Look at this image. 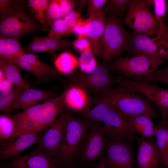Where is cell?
Instances as JSON below:
<instances>
[{
  "mask_svg": "<svg viewBox=\"0 0 168 168\" xmlns=\"http://www.w3.org/2000/svg\"><path fill=\"white\" fill-rule=\"evenodd\" d=\"M136 138L138 143L136 168H159L160 158L156 141Z\"/></svg>",
  "mask_w": 168,
  "mask_h": 168,
  "instance_id": "18",
  "label": "cell"
},
{
  "mask_svg": "<svg viewBox=\"0 0 168 168\" xmlns=\"http://www.w3.org/2000/svg\"><path fill=\"white\" fill-rule=\"evenodd\" d=\"M109 0H87L88 18L93 15L101 13L104 11V8Z\"/></svg>",
  "mask_w": 168,
  "mask_h": 168,
  "instance_id": "37",
  "label": "cell"
},
{
  "mask_svg": "<svg viewBox=\"0 0 168 168\" xmlns=\"http://www.w3.org/2000/svg\"><path fill=\"white\" fill-rule=\"evenodd\" d=\"M16 129L15 122L11 115H0V139L1 141L9 140Z\"/></svg>",
  "mask_w": 168,
  "mask_h": 168,
  "instance_id": "33",
  "label": "cell"
},
{
  "mask_svg": "<svg viewBox=\"0 0 168 168\" xmlns=\"http://www.w3.org/2000/svg\"><path fill=\"white\" fill-rule=\"evenodd\" d=\"M66 20L79 19L81 18L80 11L73 10L63 17Z\"/></svg>",
  "mask_w": 168,
  "mask_h": 168,
  "instance_id": "42",
  "label": "cell"
},
{
  "mask_svg": "<svg viewBox=\"0 0 168 168\" xmlns=\"http://www.w3.org/2000/svg\"><path fill=\"white\" fill-rule=\"evenodd\" d=\"M103 122L109 140L131 142L135 137L128 126V118L113 105Z\"/></svg>",
  "mask_w": 168,
  "mask_h": 168,
  "instance_id": "12",
  "label": "cell"
},
{
  "mask_svg": "<svg viewBox=\"0 0 168 168\" xmlns=\"http://www.w3.org/2000/svg\"><path fill=\"white\" fill-rule=\"evenodd\" d=\"M14 86L10 90L0 93V111L8 113L13 110L14 106L19 96L26 87Z\"/></svg>",
  "mask_w": 168,
  "mask_h": 168,
  "instance_id": "30",
  "label": "cell"
},
{
  "mask_svg": "<svg viewBox=\"0 0 168 168\" xmlns=\"http://www.w3.org/2000/svg\"><path fill=\"white\" fill-rule=\"evenodd\" d=\"M71 46L66 39H56L48 35L36 37L24 49L28 53L46 52L53 54L58 50L68 49Z\"/></svg>",
  "mask_w": 168,
  "mask_h": 168,
  "instance_id": "20",
  "label": "cell"
},
{
  "mask_svg": "<svg viewBox=\"0 0 168 168\" xmlns=\"http://www.w3.org/2000/svg\"><path fill=\"white\" fill-rule=\"evenodd\" d=\"M64 107L76 112H86L93 104L95 98L82 86L72 82L63 92Z\"/></svg>",
  "mask_w": 168,
  "mask_h": 168,
  "instance_id": "16",
  "label": "cell"
},
{
  "mask_svg": "<svg viewBox=\"0 0 168 168\" xmlns=\"http://www.w3.org/2000/svg\"><path fill=\"white\" fill-rule=\"evenodd\" d=\"M13 63L41 81L48 82L54 77L61 79L60 73L55 68L42 62L33 53H25Z\"/></svg>",
  "mask_w": 168,
  "mask_h": 168,
  "instance_id": "15",
  "label": "cell"
},
{
  "mask_svg": "<svg viewBox=\"0 0 168 168\" xmlns=\"http://www.w3.org/2000/svg\"><path fill=\"white\" fill-rule=\"evenodd\" d=\"M154 137L160 159L162 161L168 153V128L158 124L155 128Z\"/></svg>",
  "mask_w": 168,
  "mask_h": 168,
  "instance_id": "31",
  "label": "cell"
},
{
  "mask_svg": "<svg viewBox=\"0 0 168 168\" xmlns=\"http://www.w3.org/2000/svg\"><path fill=\"white\" fill-rule=\"evenodd\" d=\"M106 14L104 11L91 16L85 20L86 37L91 43V52L94 54L107 24Z\"/></svg>",
  "mask_w": 168,
  "mask_h": 168,
  "instance_id": "21",
  "label": "cell"
},
{
  "mask_svg": "<svg viewBox=\"0 0 168 168\" xmlns=\"http://www.w3.org/2000/svg\"><path fill=\"white\" fill-rule=\"evenodd\" d=\"M130 142L110 140L107 142L105 168H136Z\"/></svg>",
  "mask_w": 168,
  "mask_h": 168,
  "instance_id": "9",
  "label": "cell"
},
{
  "mask_svg": "<svg viewBox=\"0 0 168 168\" xmlns=\"http://www.w3.org/2000/svg\"><path fill=\"white\" fill-rule=\"evenodd\" d=\"M82 20V18L66 20L63 17L56 20L51 25L48 35L56 39H61L62 37L72 33L74 27Z\"/></svg>",
  "mask_w": 168,
  "mask_h": 168,
  "instance_id": "27",
  "label": "cell"
},
{
  "mask_svg": "<svg viewBox=\"0 0 168 168\" xmlns=\"http://www.w3.org/2000/svg\"><path fill=\"white\" fill-rule=\"evenodd\" d=\"M55 68L60 73L69 75L78 66V60L73 54L65 52L60 54L54 62Z\"/></svg>",
  "mask_w": 168,
  "mask_h": 168,
  "instance_id": "28",
  "label": "cell"
},
{
  "mask_svg": "<svg viewBox=\"0 0 168 168\" xmlns=\"http://www.w3.org/2000/svg\"><path fill=\"white\" fill-rule=\"evenodd\" d=\"M51 91L30 88H25L21 92L15 104L13 110H25L37 104L41 101L44 102L54 97Z\"/></svg>",
  "mask_w": 168,
  "mask_h": 168,
  "instance_id": "22",
  "label": "cell"
},
{
  "mask_svg": "<svg viewBox=\"0 0 168 168\" xmlns=\"http://www.w3.org/2000/svg\"><path fill=\"white\" fill-rule=\"evenodd\" d=\"M63 17L58 0H50L47 11V19L49 26Z\"/></svg>",
  "mask_w": 168,
  "mask_h": 168,
  "instance_id": "35",
  "label": "cell"
},
{
  "mask_svg": "<svg viewBox=\"0 0 168 168\" xmlns=\"http://www.w3.org/2000/svg\"><path fill=\"white\" fill-rule=\"evenodd\" d=\"M127 51L132 56H152L168 61V43L157 36L150 37L133 32L130 33Z\"/></svg>",
  "mask_w": 168,
  "mask_h": 168,
  "instance_id": "8",
  "label": "cell"
},
{
  "mask_svg": "<svg viewBox=\"0 0 168 168\" xmlns=\"http://www.w3.org/2000/svg\"><path fill=\"white\" fill-rule=\"evenodd\" d=\"M86 26L85 20H82L74 27L72 30V33L76 34L78 36H86Z\"/></svg>",
  "mask_w": 168,
  "mask_h": 168,
  "instance_id": "40",
  "label": "cell"
},
{
  "mask_svg": "<svg viewBox=\"0 0 168 168\" xmlns=\"http://www.w3.org/2000/svg\"><path fill=\"white\" fill-rule=\"evenodd\" d=\"M141 82L160 83L168 85V65L163 69L158 70L153 74L144 78Z\"/></svg>",
  "mask_w": 168,
  "mask_h": 168,
  "instance_id": "36",
  "label": "cell"
},
{
  "mask_svg": "<svg viewBox=\"0 0 168 168\" xmlns=\"http://www.w3.org/2000/svg\"><path fill=\"white\" fill-rule=\"evenodd\" d=\"M113 105L110 99L107 97L95 98L91 106L84 114L85 119L93 123L103 122Z\"/></svg>",
  "mask_w": 168,
  "mask_h": 168,
  "instance_id": "24",
  "label": "cell"
},
{
  "mask_svg": "<svg viewBox=\"0 0 168 168\" xmlns=\"http://www.w3.org/2000/svg\"><path fill=\"white\" fill-rule=\"evenodd\" d=\"M65 111L61 113L58 119L48 128L44 129L37 143V148L50 157L56 159L61 146L64 133Z\"/></svg>",
  "mask_w": 168,
  "mask_h": 168,
  "instance_id": "14",
  "label": "cell"
},
{
  "mask_svg": "<svg viewBox=\"0 0 168 168\" xmlns=\"http://www.w3.org/2000/svg\"><path fill=\"white\" fill-rule=\"evenodd\" d=\"M27 1L30 13L35 17L41 27L47 28L49 26L47 19V11L50 0Z\"/></svg>",
  "mask_w": 168,
  "mask_h": 168,
  "instance_id": "29",
  "label": "cell"
},
{
  "mask_svg": "<svg viewBox=\"0 0 168 168\" xmlns=\"http://www.w3.org/2000/svg\"><path fill=\"white\" fill-rule=\"evenodd\" d=\"M107 136L102 126L93 123L86 132L80 144L78 152L88 162H92L104 153Z\"/></svg>",
  "mask_w": 168,
  "mask_h": 168,
  "instance_id": "11",
  "label": "cell"
},
{
  "mask_svg": "<svg viewBox=\"0 0 168 168\" xmlns=\"http://www.w3.org/2000/svg\"><path fill=\"white\" fill-rule=\"evenodd\" d=\"M0 91L3 92L11 89L13 84L5 77L2 72L0 70Z\"/></svg>",
  "mask_w": 168,
  "mask_h": 168,
  "instance_id": "41",
  "label": "cell"
},
{
  "mask_svg": "<svg viewBox=\"0 0 168 168\" xmlns=\"http://www.w3.org/2000/svg\"><path fill=\"white\" fill-rule=\"evenodd\" d=\"M0 70L6 79L14 86L21 87L29 86L25 83L19 68L8 59L0 57Z\"/></svg>",
  "mask_w": 168,
  "mask_h": 168,
  "instance_id": "26",
  "label": "cell"
},
{
  "mask_svg": "<svg viewBox=\"0 0 168 168\" xmlns=\"http://www.w3.org/2000/svg\"><path fill=\"white\" fill-rule=\"evenodd\" d=\"M63 17L73 10L76 2L72 0H58Z\"/></svg>",
  "mask_w": 168,
  "mask_h": 168,
  "instance_id": "39",
  "label": "cell"
},
{
  "mask_svg": "<svg viewBox=\"0 0 168 168\" xmlns=\"http://www.w3.org/2000/svg\"><path fill=\"white\" fill-rule=\"evenodd\" d=\"M73 46L81 53L91 52V43L89 39L84 36H78L72 43Z\"/></svg>",
  "mask_w": 168,
  "mask_h": 168,
  "instance_id": "38",
  "label": "cell"
},
{
  "mask_svg": "<svg viewBox=\"0 0 168 168\" xmlns=\"http://www.w3.org/2000/svg\"><path fill=\"white\" fill-rule=\"evenodd\" d=\"M39 137V133H26L19 136L11 143L2 147L0 152L1 159L12 160L21 156L25 150L37 143Z\"/></svg>",
  "mask_w": 168,
  "mask_h": 168,
  "instance_id": "19",
  "label": "cell"
},
{
  "mask_svg": "<svg viewBox=\"0 0 168 168\" xmlns=\"http://www.w3.org/2000/svg\"></svg>",
  "mask_w": 168,
  "mask_h": 168,
  "instance_id": "46",
  "label": "cell"
},
{
  "mask_svg": "<svg viewBox=\"0 0 168 168\" xmlns=\"http://www.w3.org/2000/svg\"><path fill=\"white\" fill-rule=\"evenodd\" d=\"M93 123L87 119H78L65 112L64 135L56 157L59 164L68 166L72 163L83 138Z\"/></svg>",
  "mask_w": 168,
  "mask_h": 168,
  "instance_id": "6",
  "label": "cell"
},
{
  "mask_svg": "<svg viewBox=\"0 0 168 168\" xmlns=\"http://www.w3.org/2000/svg\"><path fill=\"white\" fill-rule=\"evenodd\" d=\"M128 126L133 133H138L142 138L152 139L155 136L156 126L152 119L146 115H136L128 118Z\"/></svg>",
  "mask_w": 168,
  "mask_h": 168,
  "instance_id": "23",
  "label": "cell"
},
{
  "mask_svg": "<svg viewBox=\"0 0 168 168\" xmlns=\"http://www.w3.org/2000/svg\"><path fill=\"white\" fill-rule=\"evenodd\" d=\"M130 0H110L106 5L104 12L122 20L128 10Z\"/></svg>",
  "mask_w": 168,
  "mask_h": 168,
  "instance_id": "32",
  "label": "cell"
},
{
  "mask_svg": "<svg viewBox=\"0 0 168 168\" xmlns=\"http://www.w3.org/2000/svg\"><path fill=\"white\" fill-rule=\"evenodd\" d=\"M26 1L0 0V35L19 39L41 28L35 18L26 11Z\"/></svg>",
  "mask_w": 168,
  "mask_h": 168,
  "instance_id": "2",
  "label": "cell"
},
{
  "mask_svg": "<svg viewBox=\"0 0 168 168\" xmlns=\"http://www.w3.org/2000/svg\"><path fill=\"white\" fill-rule=\"evenodd\" d=\"M166 9L165 21H168V0H166Z\"/></svg>",
  "mask_w": 168,
  "mask_h": 168,
  "instance_id": "44",
  "label": "cell"
},
{
  "mask_svg": "<svg viewBox=\"0 0 168 168\" xmlns=\"http://www.w3.org/2000/svg\"><path fill=\"white\" fill-rule=\"evenodd\" d=\"M78 60V66L82 72L85 73H91L98 65L94 54L91 52L81 53Z\"/></svg>",
  "mask_w": 168,
  "mask_h": 168,
  "instance_id": "34",
  "label": "cell"
},
{
  "mask_svg": "<svg viewBox=\"0 0 168 168\" xmlns=\"http://www.w3.org/2000/svg\"><path fill=\"white\" fill-rule=\"evenodd\" d=\"M101 160L99 163L97 164L95 168H105V154L104 153L101 156Z\"/></svg>",
  "mask_w": 168,
  "mask_h": 168,
  "instance_id": "43",
  "label": "cell"
},
{
  "mask_svg": "<svg viewBox=\"0 0 168 168\" xmlns=\"http://www.w3.org/2000/svg\"><path fill=\"white\" fill-rule=\"evenodd\" d=\"M131 89L148 99L159 109L161 119L159 124L168 128V89L151 83L134 81Z\"/></svg>",
  "mask_w": 168,
  "mask_h": 168,
  "instance_id": "10",
  "label": "cell"
},
{
  "mask_svg": "<svg viewBox=\"0 0 168 168\" xmlns=\"http://www.w3.org/2000/svg\"><path fill=\"white\" fill-rule=\"evenodd\" d=\"M165 61L157 57L138 55L118 57L107 66L110 71L141 82L156 72Z\"/></svg>",
  "mask_w": 168,
  "mask_h": 168,
  "instance_id": "5",
  "label": "cell"
},
{
  "mask_svg": "<svg viewBox=\"0 0 168 168\" xmlns=\"http://www.w3.org/2000/svg\"><path fill=\"white\" fill-rule=\"evenodd\" d=\"M63 93L43 103L11 115L16 123L15 131L3 144L7 145L19 136L28 133H39L50 126L63 111Z\"/></svg>",
  "mask_w": 168,
  "mask_h": 168,
  "instance_id": "1",
  "label": "cell"
},
{
  "mask_svg": "<svg viewBox=\"0 0 168 168\" xmlns=\"http://www.w3.org/2000/svg\"><path fill=\"white\" fill-rule=\"evenodd\" d=\"M162 161L166 166V168H168V153Z\"/></svg>",
  "mask_w": 168,
  "mask_h": 168,
  "instance_id": "45",
  "label": "cell"
},
{
  "mask_svg": "<svg viewBox=\"0 0 168 168\" xmlns=\"http://www.w3.org/2000/svg\"><path fill=\"white\" fill-rule=\"evenodd\" d=\"M18 39L0 35V57L14 63L26 53Z\"/></svg>",
  "mask_w": 168,
  "mask_h": 168,
  "instance_id": "25",
  "label": "cell"
},
{
  "mask_svg": "<svg viewBox=\"0 0 168 168\" xmlns=\"http://www.w3.org/2000/svg\"><path fill=\"white\" fill-rule=\"evenodd\" d=\"M107 63L98 65L91 73H79L74 77L72 82L78 84L90 93H99L112 88L114 78L109 72Z\"/></svg>",
  "mask_w": 168,
  "mask_h": 168,
  "instance_id": "13",
  "label": "cell"
},
{
  "mask_svg": "<svg viewBox=\"0 0 168 168\" xmlns=\"http://www.w3.org/2000/svg\"><path fill=\"white\" fill-rule=\"evenodd\" d=\"M102 38L95 54L108 63L127 51L130 33L123 27L121 19L108 14Z\"/></svg>",
  "mask_w": 168,
  "mask_h": 168,
  "instance_id": "4",
  "label": "cell"
},
{
  "mask_svg": "<svg viewBox=\"0 0 168 168\" xmlns=\"http://www.w3.org/2000/svg\"><path fill=\"white\" fill-rule=\"evenodd\" d=\"M58 160L37 148L28 154L11 160L9 168H58Z\"/></svg>",
  "mask_w": 168,
  "mask_h": 168,
  "instance_id": "17",
  "label": "cell"
},
{
  "mask_svg": "<svg viewBox=\"0 0 168 168\" xmlns=\"http://www.w3.org/2000/svg\"><path fill=\"white\" fill-rule=\"evenodd\" d=\"M153 0H130L125 14V23L135 33L157 36L159 25L151 12Z\"/></svg>",
  "mask_w": 168,
  "mask_h": 168,
  "instance_id": "7",
  "label": "cell"
},
{
  "mask_svg": "<svg viewBox=\"0 0 168 168\" xmlns=\"http://www.w3.org/2000/svg\"><path fill=\"white\" fill-rule=\"evenodd\" d=\"M100 97H107L113 105L127 118L146 115L151 119L161 116L154 105L139 93L125 86H119L99 93Z\"/></svg>",
  "mask_w": 168,
  "mask_h": 168,
  "instance_id": "3",
  "label": "cell"
}]
</instances>
